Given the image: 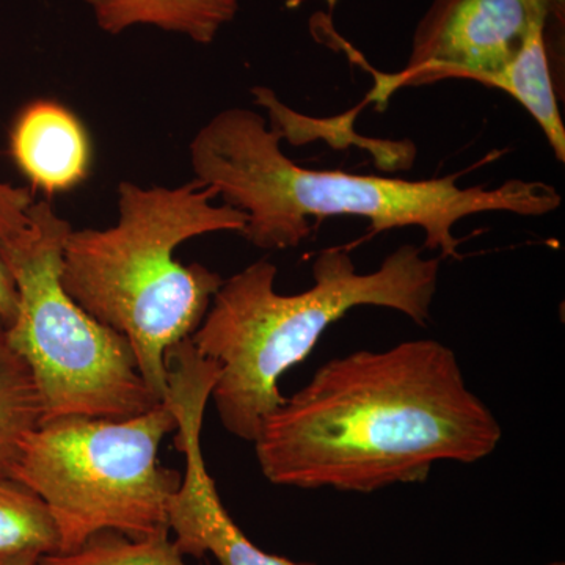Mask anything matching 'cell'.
<instances>
[{
    "label": "cell",
    "instance_id": "6da1fadb",
    "mask_svg": "<svg viewBox=\"0 0 565 565\" xmlns=\"http://www.w3.org/2000/svg\"><path fill=\"white\" fill-rule=\"evenodd\" d=\"M501 437L455 351L412 340L322 364L253 444L275 486L373 493L424 482L438 462H479Z\"/></svg>",
    "mask_w": 565,
    "mask_h": 565
},
{
    "label": "cell",
    "instance_id": "7a4b0ae2",
    "mask_svg": "<svg viewBox=\"0 0 565 565\" xmlns=\"http://www.w3.org/2000/svg\"><path fill=\"white\" fill-rule=\"evenodd\" d=\"M281 136L262 114L230 107L191 141L195 181L247 215L241 233L262 250H288L310 236V218L355 215L373 234L423 230V248L459 258L455 226L482 212L522 217L552 214L563 196L542 181L509 180L497 188L457 184L462 174L408 181L341 170L305 169L281 150Z\"/></svg>",
    "mask_w": 565,
    "mask_h": 565
},
{
    "label": "cell",
    "instance_id": "3957f363",
    "mask_svg": "<svg viewBox=\"0 0 565 565\" xmlns=\"http://www.w3.org/2000/svg\"><path fill=\"white\" fill-rule=\"evenodd\" d=\"M441 258L424 248H396L374 273L356 270L351 253L326 248L313 264L315 285L285 296L275 291L277 266L269 259L223 280L199 329L189 338L218 366L212 386L218 418L234 437L255 441L263 423L286 397L278 381L302 363L322 334L349 311L381 307L399 311L416 326L430 321Z\"/></svg>",
    "mask_w": 565,
    "mask_h": 565
},
{
    "label": "cell",
    "instance_id": "277c9868",
    "mask_svg": "<svg viewBox=\"0 0 565 565\" xmlns=\"http://www.w3.org/2000/svg\"><path fill=\"white\" fill-rule=\"evenodd\" d=\"M117 192L114 226L70 233L62 285L96 321L126 338L145 382L162 401L167 353L199 329L223 282L203 264L184 266L173 253L203 234L243 233L247 215L214 204V189L195 180L177 188L122 181Z\"/></svg>",
    "mask_w": 565,
    "mask_h": 565
},
{
    "label": "cell",
    "instance_id": "5b68a950",
    "mask_svg": "<svg viewBox=\"0 0 565 565\" xmlns=\"http://www.w3.org/2000/svg\"><path fill=\"white\" fill-rule=\"evenodd\" d=\"M29 217L0 243V259L18 292L7 340L32 370L44 423L66 416L126 419L161 404L126 338L63 288V248L73 226L47 200L33 203Z\"/></svg>",
    "mask_w": 565,
    "mask_h": 565
},
{
    "label": "cell",
    "instance_id": "8992f818",
    "mask_svg": "<svg viewBox=\"0 0 565 565\" xmlns=\"http://www.w3.org/2000/svg\"><path fill=\"white\" fill-rule=\"evenodd\" d=\"M177 429L166 404L126 419L66 416L22 440L9 475L39 494L61 534V552L114 531L129 539L170 533L169 504L181 476L159 462Z\"/></svg>",
    "mask_w": 565,
    "mask_h": 565
},
{
    "label": "cell",
    "instance_id": "52a82bcc",
    "mask_svg": "<svg viewBox=\"0 0 565 565\" xmlns=\"http://www.w3.org/2000/svg\"><path fill=\"white\" fill-rule=\"evenodd\" d=\"M552 21L564 24V0H434L407 65L375 73L371 99L384 104L399 88L441 81L482 84L514 61L535 28Z\"/></svg>",
    "mask_w": 565,
    "mask_h": 565
},
{
    "label": "cell",
    "instance_id": "ba28073f",
    "mask_svg": "<svg viewBox=\"0 0 565 565\" xmlns=\"http://www.w3.org/2000/svg\"><path fill=\"white\" fill-rule=\"evenodd\" d=\"M217 375L214 363L193 352L180 353L170 364L162 403L177 419L174 445L185 459L180 489L169 504L174 546L182 556L212 555L221 565H313L292 563L264 552L244 534L223 505L202 449L204 411Z\"/></svg>",
    "mask_w": 565,
    "mask_h": 565
},
{
    "label": "cell",
    "instance_id": "9c48e42d",
    "mask_svg": "<svg viewBox=\"0 0 565 565\" xmlns=\"http://www.w3.org/2000/svg\"><path fill=\"white\" fill-rule=\"evenodd\" d=\"M10 152L33 189L68 192L88 177L92 143L79 118L57 102L36 99L18 114Z\"/></svg>",
    "mask_w": 565,
    "mask_h": 565
},
{
    "label": "cell",
    "instance_id": "30bf717a",
    "mask_svg": "<svg viewBox=\"0 0 565 565\" xmlns=\"http://www.w3.org/2000/svg\"><path fill=\"white\" fill-rule=\"evenodd\" d=\"M96 24L109 35L137 25L188 36L211 44L236 18L239 0H85Z\"/></svg>",
    "mask_w": 565,
    "mask_h": 565
},
{
    "label": "cell",
    "instance_id": "8fae6325",
    "mask_svg": "<svg viewBox=\"0 0 565 565\" xmlns=\"http://www.w3.org/2000/svg\"><path fill=\"white\" fill-rule=\"evenodd\" d=\"M550 24L539 25L514 61L487 77L482 85L508 93L534 118L561 163L565 162V128L556 93L557 58L548 35Z\"/></svg>",
    "mask_w": 565,
    "mask_h": 565
},
{
    "label": "cell",
    "instance_id": "7c38bea8",
    "mask_svg": "<svg viewBox=\"0 0 565 565\" xmlns=\"http://www.w3.org/2000/svg\"><path fill=\"white\" fill-rule=\"evenodd\" d=\"M44 423V405L32 370L7 340L0 322V471H7L20 445Z\"/></svg>",
    "mask_w": 565,
    "mask_h": 565
},
{
    "label": "cell",
    "instance_id": "4fadbf2b",
    "mask_svg": "<svg viewBox=\"0 0 565 565\" xmlns=\"http://www.w3.org/2000/svg\"><path fill=\"white\" fill-rule=\"evenodd\" d=\"M61 552V534L51 511L39 494L0 471V555Z\"/></svg>",
    "mask_w": 565,
    "mask_h": 565
},
{
    "label": "cell",
    "instance_id": "5bb4252c",
    "mask_svg": "<svg viewBox=\"0 0 565 565\" xmlns=\"http://www.w3.org/2000/svg\"><path fill=\"white\" fill-rule=\"evenodd\" d=\"M39 565H185L169 533L129 539L104 531L88 539L81 548L40 557Z\"/></svg>",
    "mask_w": 565,
    "mask_h": 565
},
{
    "label": "cell",
    "instance_id": "9a60e30c",
    "mask_svg": "<svg viewBox=\"0 0 565 565\" xmlns=\"http://www.w3.org/2000/svg\"><path fill=\"white\" fill-rule=\"evenodd\" d=\"M35 203L31 188H17L0 181V243L21 232L29 223V212ZM18 310V292L9 270L0 259V322L10 327Z\"/></svg>",
    "mask_w": 565,
    "mask_h": 565
},
{
    "label": "cell",
    "instance_id": "2e32d148",
    "mask_svg": "<svg viewBox=\"0 0 565 565\" xmlns=\"http://www.w3.org/2000/svg\"><path fill=\"white\" fill-rule=\"evenodd\" d=\"M41 556H43L41 553L33 550L7 553V555H0V565H39Z\"/></svg>",
    "mask_w": 565,
    "mask_h": 565
},
{
    "label": "cell",
    "instance_id": "e0dca14e",
    "mask_svg": "<svg viewBox=\"0 0 565 565\" xmlns=\"http://www.w3.org/2000/svg\"><path fill=\"white\" fill-rule=\"evenodd\" d=\"M550 565H564L563 563H553V564H550Z\"/></svg>",
    "mask_w": 565,
    "mask_h": 565
}]
</instances>
